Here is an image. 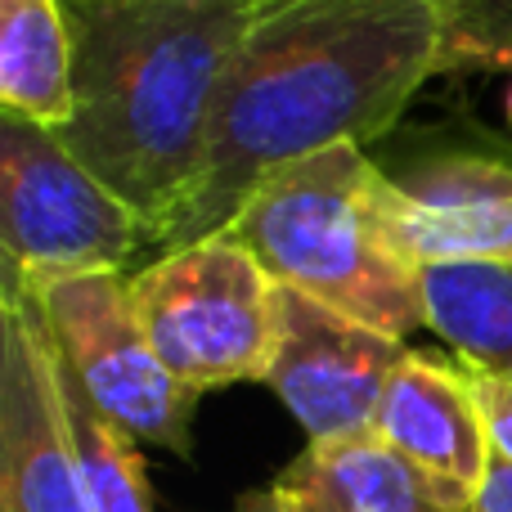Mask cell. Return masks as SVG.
<instances>
[{
    "label": "cell",
    "mask_w": 512,
    "mask_h": 512,
    "mask_svg": "<svg viewBox=\"0 0 512 512\" xmlns=\"http://www.w3.org/2000/svg\"><path fill=\"white\" fill-rule=\"evenodd\" d=\"M432 77V0H261L221 86L207 162L153 243L176 252L221 234L288 162L382 144Z\"/></svg>",
    "instance_id": "1"
},
{
    "label": "cell",
    "mask_w": 512,
    "mask_h": 512,
    "mask_svg": "<svg viewBox=\"0 0 512 512\" xmlns=\"http://www.w3.org/2000/svg\"><path fill=\"white\" fill-rule=\"evenodd\" d=\"M77 45V108L59 140L126 207L149 243L189 198L216 104L256 5L63 0Z\"/></svg>",
    "instance_id": "2"
},
{
    "label": "cell",
    "mask_w": 512,
    "mask_h": 512,
    "mask_svg": "<svg viewBox=\"0 0 512 512\" xmlns=\"http://www.w3.org/2000/svg\"><path fill=\"white\" fill-rule=\"evenodd\" d=\"M230 234L270 283L405 342L427 328L423 265L400 248L387 180L369 149L337 144L270 171L239 203Z\"/></svg>",
    "instance_id": "3"
},
{
    "label": "cell",
    "mask_w": 512,
    "mask_h": 512,
    "mask_svg": "<svg viewBox=\"0 0 512 512\" xmlns=\"http://www.w3.org/2000/svg\"><path fill=\"white\" fill-rule=\"evenodd\" d=\"M149 243V225L99 176H90L59 131L0 113V252L5 288L36 297L77 274H122Z\"/></svg>",
    "instance_id": "4"
},
{
    "label": "cell",
    "mask_w": 512,
    "mask_h": 512,
    "mask_svg": "<svg viewBox=\"0 0 512 512\" xmlns=\"http://www.w3.org/2000/svg\"><path fill=\"white\" fill-rule=\"evenodd\" d=\"M131 301L158 360L194 396L265 382L274 360V283L230 234L162 252L135 270Z\"/></svg>",
    "instance_id": "5"
},
{
    "label": "cell",
    "mask_w": 512,
    "mask_h": 512,
    "mask_svg": "<svg viewBox=\"0 0 512 512\" xmlns=\"http://www.w3.org/2000/svg\"><path fill=\"white\" fill-rule=\"evenodd\" d=\"M387 216L418 265H512V140L436 126L378 158Z\"/></svg>",
    "instance_id": "6"
},
{
    "label": "cell",
    "mask_w": 512,
    "mask_h": 512,
    "mask_svg": "<svg viewBox=\"0 0 512 512\" xmlns=\"http://www.w3.org/2000/svg\"><path fill=\"white\" fill-rule=\"evenodd\" d=\"M59 364L122 432L171 454L194 450L198 396L158 360L131 301V274H77L36 292Z\"/></svg>",
    "instance_id": "7"
},
{
    "label": "cell",
    "mask_w": 512,
    "mask_h": 512,
    "mask_svg": "<svg viewBox=\"0 0 512 512\" xmlns=\"http://www.w3.org/2000/svg\"><path fill=\"white\" fill-rule=\"evenodd\" d=\"M405 355L409 346L396 337L274 283V360L265 387L301 423L306 441L369 436Z\"/></svg>",
    "instance_id": "8"
},
{
    "label": "cell",
    "mask_w": 512,
    "mask_h": 512,
    "mask_svg": "<svg viewBox=\"0 0 512 512\" xmlns=\"http://www.w3.org/2000/svg\"><path fill=\"white\" fill-rule=\"evenodd\" d=\"M0 512H95L68 441L41 306L0 301Z\"/></svg>",
    "instance_id": "9"
},
{
    "label": "cell",
    "mask_w": 512,
    "mask_h": 512,
    "mask_svg": "<svg viewBox=\"0 0 512 512\" xmlns=\"http://www.w3.org/2000/svg\"><path fill=\"white\" fill-rule=\"evenodd\" d=\"M373 432L400 459L463 499H477L495 459L472 373L459 360L445 364L423 351H409L391 373Z\"/></svg>",
    "instance_id": "10"
},
{
    "label": "cell",
    "mask_w": 512,
    "mask_h": 512,
    "mask_svg": "<svg viewBox=\"0 0 512 512\" xmlns=\"http://www.w3.org/2000/svg\"><path fill=\"white\" fill-rule=\"evenodd\" d=\"M270 490L288 512H472V499L418 472L378 432L306 441Z\"/></svg>",
    "instance_id": "11"
},
{
    "label": "cell",
    "mask_w": 512,
    "mask_h": 512,
    "mask_svg": "<svg viewBox=\"0 0 512 512\" xmlns=\"http://www.w3.org/2000/svg\"><path fill=\"white\" fill-rule=\"evenodd\" d=\"M72 45L63 0H0V113L63 131L77 108Z\"/></svg>",
    "instance_id": "12"
},
{
    "label": "cell",
    "mask_w": 512,
    "mask_h": 512,
    "mask_svg": "<svg viewBox=\"0 0 512 512\" xmlns=\"http://www.w3.org/2000/svg\"><path fill=\"white\" fill-rule=\"evenodd\" d=\"M427 328L463 369L512 382V265H423Z\"/></svg>",
    "instance_id": "13"
},
{
    "label": "cell",
    "mask_w": 512,
    "mask_h": 512,
    "mask_svg": "<svg viewBox=\"0 0 512 512\" xmlns=\"http://www.w3.org/2000/svg\"><path fill=\"white\" fill-rule=\"evenodd\" d=\"M54 346V342H50ZM54 373H59V400H63V423H68V441L77 454L81 481L95 512H153L149 472L140 459V441L131 432L99 414V405L77 387L68 369L54 355Z\"/></svg>",
    "instance_id": "14"
},
{
    "label": "cell",
    "mask_w": 512,
    "mask_h": 512,
    "mask_svg": "<svg viewBox=\"0 0 512 512\" xmlns=\"http://www.w3.org/2000/svg\"><path fill=\"white\" fill-rule=\"evenodd\" d=\"M441 77L512 72V0H432Z\"/></svg>",
    "instance_id": "15"
},
{
    "label": "cell",
    "mask_w": 512,
    "mask_h": 512,
    "mask_svg": "<svg viewBox=\"0 0 512 512\" xmlns=\"http://www.w3.org/2000/svg\"><path fill=\"white\" fill-rule=\"evenodd\" d=\"M472 373V387H477V400H481V414H486V432H490V445H495L499 459L512 463V382L508 378H495V373Z\"/></svg>",
    "instance_id": "16"
},
{
    "label": "cell",
    "mask_w": 512,
    "mask_h": 512,
    "mask_svg": "<svg viewBox=\"0 0 512 512\" xmlns=\"http://www.w3.org/2000/svg\"><path fill=\"white\" fill-rule=\"evenodd\" d=\"M472 512H512V463L508 459H490L486 481H481L477 499H472Z\"/></svg>",
    "instance_id": "17"
},
{
    "label": "cell",
    "mask_w": 512,
    "mask_h": 512,
    "mask_svg": "<svg viewBox=\"0 0 512 512\" xmlns=\"http://www.w3.org/2000/svg\"><path fill=\"white\" fill-rule=\"evenodd\" d=\"M234 512H288V508L279 504V495H274V490H248Z\"/></svg>",
    "instance_id": "18"
},
{
    "label": "cell",
    "mask_w": 512,
    "mask_h": 512,
    "mask_svg": "<svg viewBox=\"0 0 512 512\" xmlns=\"http://www.w3.org/2000/svg\"><path fill=\"white\" fill-rule=\"evenodd\" d=\"M185 5H261V0H185Z\"/></svg>",
    "instance_id": "19"
}]
</instances>
